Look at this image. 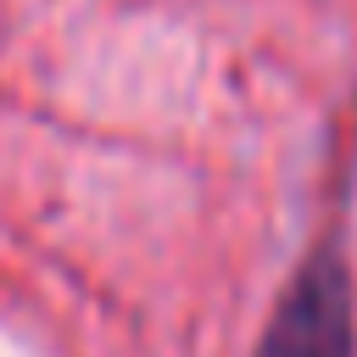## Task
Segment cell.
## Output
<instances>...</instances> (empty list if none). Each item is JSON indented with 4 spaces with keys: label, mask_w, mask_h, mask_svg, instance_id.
I'll return each mask as SVG.
<instances>
[{
    "label": "cell",
    "mask_w": 357,
    "mask_h": 357,
    "mask_svg": "<svg viewBox=\"0 0 357 357\" xmlns=\"http://www.w3.org/2000/svg\"><path fill=\"white\" fill-rule=\"evenodd\" d=\"M251 357H357V284L335 234L296 262Z\"/></svg>",
    "instance_id": "cell-1"
}]
</instances>
